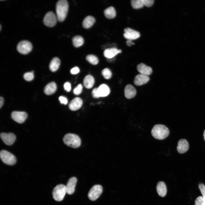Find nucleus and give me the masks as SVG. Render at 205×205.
Here are the masks:
<instances>
[{
    "label": "nucleus",
    "instance_id": "nucleus-1",
    "mask_svg": "<svg viewBox=\"0 0 205 205\" xmlns=\"http://www.w3.org/2000/svg\"><path fill=\"white\" fill-rule=\"evenodd\" d=\"M69 5L66 0H60L56 5V12L58 20L60 22L63 21L68 13Z\"/></svg>",
    "mask_w": 205,
    "mask_h": 205
},
{
    "label": "nucleus",
    "instance_id": "nucleus-2",
    "mask_svg": "<svg viewBox=\"0 0 205 205\" xmlns=\"http://www.w3.org/2000/svg\"><path fill=\"white\" fill-rule=\"evenodd\" d=\"M169 131L165 126L160 124H156L151 130L152 136L155 138L159 140L164 139L169 135Z\"/></svg>",
    "mask_w": 205,
    "mask_h": 205
},
{
    "label": "nucleus",
    "instance_id": "nucleus-3",
    "mask_svg": "<svg viewBox=\"0 0 205 205\" xmlns=\"http://www.w3.org/2000/svg\"><path fill=\"white\" fill-rule=\"evenodd\" d=\"M63 140L66 145L73 148L79 147L81 144V140L79 137L73 134H66L64 136Z\"/></svg>",
    "mask_w": 205,
    "mask_h": 205
},
{
    "label": "nucleus",
    "instance_id": "nucleus-4",
    "mask_svg": "<svg viewBox=\"0 0 205 205\" xmlns=\"http://www.w3.org/2000/svg\"><path fill=\"white\" fill-rule=\"evenodd\" d=\"M66 193V186L60 184L53 189L52 195L54 199L57 201H61L63 199Z\"/></svg>",
    "mask_w": 205,
    "mask_h": 205
},
{
    "label": "nucleus",
    "instance_id": "nucleus-5",
    "mask_svg": "<svg viewBox=\"0 0 205 205\" xmlns=\"http://www.w3.org/2000/svg\"><path fill=\"white\" fill-rule=\"evenodd\" d=\"M0 155L2 161L6 164L12 165L16 162L15 157L12 154L5 150L1 151Z\"/></svg>",
    "mask_w": 205,
    "mask_h": 205
},
{
    "label": "nucleus",
    "instance_id": "nucleus-6",
    "mask_svg": "<svg viewBox=\"0 0 205 205\" xmlns=\"http://www.w3.org/2000/svg\"><path fill=\"white\" fill-rule=\"evenodd\" d=\"M32 48V44L26 40H23L20 42L17 47V51L20 53L23 54H28L31 51Z\"/></svg>",
    "mask_w": 205,
    "mask_h": 205
},
{
    "label": "nucleus",
    "instance_id": "nucleus-7",
    "mask_svg": "<svg viewBox=\"0 0 205 205\" xmlns=\"http://www.w3.org/2000/svg\"><path fill=\"white\" fill-rule=\"evenodd\" d=\"M102 191V187L101 185H95L89 190L88 194V198L91 200H95L100 196Z\"/></svg>",
    "mask_w": 205,
    "mask_h": 205
},
{
    "label": "nucleus",
    "instance_id": "nucleus-8",
    "mask_svg": "<svg viewBox=\"0 0 205 205\" xmlns=\"http://www.w3.org/2000/svg\"><path fill=\"white\" fill-rule=\"evenodd\" d=\"M57 20V16L53 12L49 11L45 15L43 21L44 24L46 26L49 27H52L56 25Z\"/></svg>",
    "mask_w": 205,
    "mask_h": 205
},
{
    "label": "nucleus",
    "instance_id": "nucleus-9",
    "mask_svg": "<svg viewBox=\"0 0 205 205\" xmlns=\"http://www.w3.org/2000/svg\"><path fill=\"white\" fill-rule=\"evenodd\" d=\"M28 116L26 113L24 112L14 111L11 114V117L15 121L19 123L24 122Z\"/></svg>",
    "mask_w": 205,
    "mask_h": 205
},
{
    "label": "nucleus",
    "instance_id": "nucleus-10",
    "mask_svg": "<svg viewBox=\"0 0 205 205\" xmlns=\"http://www.w3.org/2000/svg\"><path fill=\"white\" fill-rule=\"evenodd\" d=\"M124 37L128 40H133L136 39L140 36V33L131 28H127L124 29Z\"/></svg>",
    "mask_w": 205,
    "mask_h": 205
},
{
    "label": "nucleus",
    "instance_id": "nucleus-11",
    "mask_svg": "<svg viewBox=\"0 0 205 205\" xmlns=\"http://www.w3.org/2000/svg\"><path fill=\"white\" fill-rule=\"evenodd\" d=\"M0 137L3 142L7 145L13 144L16 139L15 135L12 133H1Z\"/></svg>",
    "mask_w": 205,
    "mask_h": 205
},
{
    "label": "nucleus",
    "instance_id": "nucleus-12",
    "mask_svg": "<svg viewBox=\"0 0 205 205\" xmlns=\"http://www.w3.org/2000/svg\"><path fill=\"white\" fill-rule=\"evenodd\" d=\"M189 148V143L185 139H181L178 141L177 149L179 153L183 154L185 153L188 150Z\"/></svg>",
    "mask_w": 205,
    "mask_h": 205
},
{
    "label": "nucleus",
    "instance_id": "nucleus-13",
    "mask_svg": "<svg viewBox=\"0 0 205 205\" xmlns=\"http://www.w3.org/2000/svg\"><path fill=\"white\" fill-rule=\"evenodd\" d=\"M77 181V179L75 177H71L69 179L66 186L67 194L71 195L74 193Z\"/></svg>",
    "mask_w": 205,
    "mask_h": 205
},
{
    "label": "nucleus",
    "instance_id": "nucleus-14",
    "mask_svg": "<svg viewBox=\"0 0 205 205\" xmlns=\"http://www.w3.org/2000/svg\"><path fill=\"white\" fill-rule=\"evenodd\" d=\"M83 104V101L80 98L76 97L73 99L70 102L69 107L72 111H75L79 109Z\"/></svg>",
    "mask_w": 205,
    "mask_h": 205
},
{
    "label": "nucleus",
    "instance_id": "nucleus-15",
    "mask_svg": "<svg viewBox=\"0 0 205 205\" xmlns=\"http://www.w3.org/2000/svg\"><path fill=\"white\" fill-rule=\"evenodd\" d=\"M121 50H118L115 48H107L104 50L103 54L107 59L114 58L118 54L120 53Z\"/></svg>",
    "mask_w": 205,
    "mask_h": 205
},
{
    "label": "nucleus",
    "instance_id": "nucleus-16",
    "mask_svg": "<svg viewBox=\"0 0 205 205\" xmlns=\"http://www.w3.org/2000/svg\"><path fill=\"white\" fill-rule=\"evenodd\" d=\"M137 69L140 74L148 76L152 72V70L151 67L143 63L138 64L137 66Z\"/></svg>",
    "mask_w": 205,
    "mask_h": 205
},
{
    "label": "nucleus",
    "instance_id": "nucleus-17",
    "mask_svg": "<svg viewBox=\"0 0 205 205\" xmlns=\"http://www.w3.org/2000/svg\"><path fill=\"white\" fill-rule=\"evenodd\" d=\"M149 78L148 76L141 74L137 75L135 77L134 83L137 86H140L147 83L149 80Z\"/></svg>",
    "mask_w": 205,
    "mask_h": 205
},
{
    "label": "nucleus",
    "instance_id": "nucleus-18",
    "mask_svg": "<svg viewBox=\"0 0 205 205\" xmlns=\"http://www.w3.org/2000/svg\"><path fill=\"white\" fill-rule=\"evenodd\" d=\"M124 92L126 98L128 99H130L133 98L135 96L136 91L132 85L129 84L125 87Z\"/></svg>",
    "mask_w": 205,
    "mask_h": 205
},
{
    "label": "nucleus",
    "instance_id": "nucleus-19",
    "mask_svg": "<svg viewBox=\"0 0 205 205\" xmlns=\"http://www.w3.org/2000/svg\"><path fill=\"white\" fill-rule=\"evenodd\" d=\"M156 190L158 195L162 197H165L167 193V189L166 184L163 181L159 182L157 184Z\"/></svg>",
    "mask_w": 205,
    "mask_h": 205
},
{
    "label": "nucleus",
    "instance_id": "nucleus-20",
    "mask_svg": "<svg viewBox=\"0 0 205 205\" xmlns=\"http://www.w3.org/2000/svg\"><path fill=\"white\" fill-rule=\"evenodd\" d=\"M97 91L100 97H105L110 93V89L106 84H102L97 88Z\"/></svg>",
    "mask_w": 205,
    "mask_h": 205
},
{
    "label": "nucleus",
    "instance_id": "nucleus-21",
    "mask_svg": "<svg viewBox=\"0 0 205 205\" xmlns=\"http://www.w3.org/2000/svg\"><path fill=\"white\" fill-rule=\"evenodd\" d=\"M57 88L56 83L54 82H52L46 85L44 88V92L47 95H51L55 92Z\"/></svg>",
    "mask_w": 205,
    "mask_h": 205
},
{
    "label": "nucleus",
    "instance_id": "nucleus-22",
    "mask_svg": "<svg viewBox=\"0 0 205 205\" xmlns=\"http://www.w3.org/2000/svg\"><path fill=\"white\" fill-rule=\"evenodd\" d=\"M94 83L95 79L94 77L90 75H86L83 80L84 86L88 89L91 88L93 86Z\"/></svg>",
    "mask_w": 205,
    "mask_h": 205
},
{
    "label": "nucleus",
    "instance_id": "nucleus-23",
    "mask_svg": "<svg viewBox=\"0 0 205 205\" xmlns=\"http://www.w3.org/2000/svg\"><path fill=\"white\" fill-rule=\"evenodd\" d=\"M95 21V19L91 16L86 17L82 22V25L85 28L87 29L91 27Z\"/></svg>",
    "mask_w": 205,
    "mask_h": 205
},
{
    "label": "nucleus",
    "instance_id": "nucleus-24",
    "mask_svg": "<svg viewBox=\"0 0 205 205\" xmlns=\"http://www.w3.org/2000/svg\"><path fill=\"white\" fill-rule=\"evenodd\" d=\"M60 64V60L57 57L54 58L51 61L49 67L50 70L54 72L58 70Z\"/></svg>",
    "mask_w": 205,
    "mask_h": 205
},
{
    "label": "nucleus",
    "instance_id": "nucleus-25",
    "mask_svg": "<svg viewBox=\"0 0 205 205\" xmlns=\"http://www.w3.org/2000/svg\"><path fill=\"white\" fill-rule=\"evenodd\" d=\"M104 14L107 18L112 19L116 17V13L114 8L111 6L108 7L104 10Z\"/></svg>",
    "mask_w": 205,
    "mask_h": 205
},
{
    "label": "nucleus",
    "instance_id": "nucleus-26",
    "mask_svg": "<svg viewBox=\"0 0 205 205\" xmlns=\"http://www.w3.org/2000/svg\"><path fill=\"white\" fill-rule=\"evenodd\" d=\"M72 41L73 45L76 48L81 46L84 42L83 38L80 35L74 36L72 38Z\"/></svg>",
    "mask_w": 205,
    "mask_h": 205
},
{
    "label": "nucleus",
    "instance_id": "nucleus-27",
    "mask_svg": "<svg viewBox=\"0 0 205 205\" xmlns=\"http://www.w3.org/2000/svg\"><path fill=\"white\" fill-rule=\"evenodd\" d=\"M87 60L91 64L96 65L99 63V60L93 54H89L86 57Z\"/></svg>",
    "mask_w": 205,
    "mask_h": 205
},
{
    "label": "nucleus",
    "instance_id": "nucleus-28",
    "mask_svg": "<svg viewBox=\"0 0 205 205\" xmlns=\"http://www.w3.org/2000/svg\"><path fill=\"white\" fill-rule=\"evenodd\" d=\"M131 4L134 9L141 8L144 6L143 0H132L131 1Z\"/></svg>",
    "mask_w": 205,
    "mask_h": 205
},
{
    "label": "nucleus",
    "instance_id": "nucleus-29",
    "mask_svg": "<svg viewBox=\"0 0 205 205\" xmlns=\"http://www.w3.org/2000/svg\"><path fill=\"white\" fill-rule=\"evenodd\" d=\"M102 74L103 77L106 79L110 78L112 76V73L110 69L105 68L102 71Z\"/></svg>",
    "mask_w": 205,
    "mask_h": 205
},
{
    "label": "nucleus",
    "instance_id": "nucleus-30",
    "mask_svg": "<svg viewBox=\"0 0 205 205\" xmlns=\"http://www.w3.org/2000/svg\"><path fill=\"white\" fill-rule=\"evenodd\" d=\"M34 77V72H27L25 73L23 75V78L26 81H28L32 80Z\"/></svg>",
    "mask_w": 205,
    "mask_h": 205
},
{
    "label": "nucleus",
    "instance_id": "nucleus-31",
    "mask_svg": "<svg viewBox=\"0 0 205 205\" xmlns=\"http://www.w3.org/2000/svg\"><path fill=\"white\" fill-rule=\"evenodd\" d=\"M83 86L81 84H79L74 89L73 93L76 95L80 94L82 91Z\"/></svg>",
    "mask_w": 205,
    "mask_h": 205
},
{
    "label": "nucleus",
    "instance_id": "nucleus-32",
    "mask_svg": "<svg viewBox=\"0 0 205 205\" xmlns=\"http://www.w3.org/2000/svg\"><path fill=\"white\" fill-rule=\"evenodd\" d=\"M198 188L202 195L203 200L205 203V185L203 183L200 184L198 185Z\"/></svg>",
    "mask_w": 205,
    "mask_h": 205
},
{
    "label": "nucleus",
    "instance_id": "nucleus-33",
    "mask_svg": "<svg viewBox=\"0 0 205 205\" xmlns=\"http://www.w3.org/2000/svg\"><path fill=\"white\" fill-rule=\"evenodd\" d=\"M195 205H205L202 197L199 196L196 199L195 202Z\"/></svg>",
    "mask_w": 205,
    "mask_h": 205
},
{
    "label": "nucleus",
    "instance_id": "nucleus-34",
    "mask_svg": "<svg viewBox=\"0 0 205 205\" xmlns=\"http://www.w3.org/2000/svg\"><path fill=\"white\" fill-rule=\"evenodd\" d=\"M144 5L147 7L152 6L154 2L153 0H143Z\"/></svg>",
    "mask_w": 205,
    "mask_h": 205
},
{
    "label": "nucleus",
    "instance_id": "nucleus-35",
    "mask_svg": "<svg viewBox=\"0 0 205 205\" xmlns=\"http://www.w3.org/2000/svg\"><path fill=\"white\" fill-rule=\"evenodd\" d=\"M59 99L61 104L66 105L68 103L67 99L64 97L60 96L59 97Z\"/></svg>",
    "mask_w": 205,
    "mask_h": 205
},
{
    "label": "nucleus",
    "instance_id": "nucleus-36",
    "mask_svg": "<svg viewBox=\"0 0 205 205\" xmlns=\"http://www.w3.org/2000/svg\"><path fill=\"white\" fill-rule=\"evenodd\" d=\"M63 87L65 90L67 92H69L71 90V85L70 83L68 82L65 83L64 84Z\"/></svg>",
    "mask_w": 205,
    "mask_h": 205
},
{
    "label": "nucleus",
    "instance_id": "nucleus-37",
    "mask_svg": "<svg viewBox=\"0 0 205 205\" xmlns=\"http://www.w3.org/2000/svg\"><path fill=\"white\" fill-rule=\"evenodd\" d=\"M92 93L93 97L95 98H98L100 97L98 94L97 88H94L92 91Z\"/></svg>",
    "mask_w": 205,
    "mask_h": 205
},
{
    "label": "nucleus",
    "instance_id": "nucleus-38",
    "mask_svg": "<svg viewBox=\"0 0 205 205\" xmlns=\"http://www.w3.org/2000/svg\"><path fill=\"white\" fill-rule=\"evenodd\" d=\"M80 71L79 68L77 67L73 68L70 70L71 73L72 74H76L78 73Z\"/></svg>",
    "mask_w": 205,
    "mask_h": 205
},
{
    "label": "nucleus",
    "instance_id": "nucleus-39",
    "mask_svg": "<svg viewBox=\"0 0 205 205\" xmlns=\"http://www.w3.org/2000/svg\"><path fill=\"white\" fill-rule=\"evenodd\" d=\"M126 44L127 45L129 46H131L134 44V43L132 42V40H128L126 42Z\"/></svg>",
    "mask_w": 205,
    "mask_h": 205
},
{
    "label": "nucleus",
    "instance_id": "nucleus-40",
    "mask_svg": "<svg viewBox=\"0 0 205 205\" xmlns=\"http://www.w3.org/2000/svg\"><path fill=\"white\" fill-rule=\"evenodd\" d=\"M4 102V100L2 97H1L0 98V108L3 106Z\"/></svg>",
    "mask_w": 205,
    "mask_h": 205
},
{
    "label": "nucleus",
    "instance_id": "nucleus-41",
    "mask_svg": "<svg viewBox=\"0 0 205 205\" xmlns=\"http://www.w3.org/2000/svg\"><path fill=\"white\" fill-rule=\"evenodd\" d=\"M203 137L204 140L205 141V130H204L203 133Z\"/></svg>",
    "mask_w": 205,
    "mask_h": 205
},
{
    "label": "nucleus",
    "instance_id": "nucleus-42",
    "mask_svg": "<svg viewBox=\"0 0 205 205\" xmlns=\"http://www.w3.org/2000/svg\"><path fill=\"white\" fill-rule=\"evenodd\" d=\"M0 31H1V25H0Z\"/></svg>",
    "mask_w": 205,
    "mask_h": 205
}]
</instances>
